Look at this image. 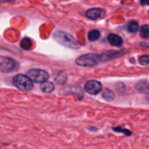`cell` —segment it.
<instances>
[{
  "label": "cell",
  "mask_w": 149,
  "mask_h": 149,
  "mask_svg": "<svg viewBox=\"0 0 149 149\" xmlns=\"http://www.w3.org/2000/svg\"><path fill=\"white\" fill-rule=\"evenodd\" d=\"M55 40L63 46L71 49H78L79 48V45L78 42L71 35L68 33L61 31H58L55 32L53 35Z\"/></svg>",
  "instance_id": "1"
},
{
  "label": "cell",
  "mask_w": 149,
  "mask_h": 149,
  "mask_svg": "<svg viewBox=\"0 0 149 149\" xmlns=\"http://www.w3.org/2000/svg\"><path fill=\"white\" fill-rule=\"evenodd\" d=\"M33 81L28 75L17 74L13 78V83L17 89L23 91H30L33 87Z\"/></svg>",
  "instance_id": "2"
},
{
  "label": "cell",
  "mask_w": 149,
  "mask_h": 149,
  "mask_svg": "<svg viewBox=\"0 0 149 149\" xmlns=\"http://www.w3.org/2000/svg\"><path fill=\"white\" fill-rule=\"evenodd\" d=\"M100 61H102L100 55H97V54L89 53L79 57L75 61V63L79 66L93 67L97 65Z\"/></svg>",
  "instance_id": "3"
},
{
  "label": "cell",
  "mask_w": 149,
  "mask_h": 149,
  "mask_svg": "<svg viewBox=\"0 0 149 149\" xmlns=\"http://www.w3.org/2000/svg\"><path fill=\"white\" fill-rule=\"evenodd\" d=\"M19 64L13 58L7 56H0V71L2 73H10L18 68Z\"/></svg>",
  "instance_id": "4"
},
{
  "label": "cell",
  "mask_w": 149,
  "mask_h": 149,
  "mask_svg": "<svg viewBox=\"0 0 149 149\" xmlns=\"http://www.w3.org/2000/svg\"><path fill=\"white\" fill-rule=\"evenodd\" d=\"M27 75L31 78V79L36 83H43L47 81L49 76L46 71L40 68H33L28 71Z\"/></svg>",
  "instance_id": "5"
},
{
  "label": "cell",
  "mask_w": 149,
  "mask_h": 149,
  "mask_svg": "<svg viewBox=\"0 0 149 149\" xmlns=\"http://www.w3.org/2000/svg\"><path fill=\"white\" fill-rule=\"evenodd\" d=\"M84 89L87 93L95 95H97L99 93H100V91L103 89V86H102L101 83L99 82L98 81L90 80L86 83Z\"/></svg>",
  "instance_id": "6"
},
{
  "label": "cell",
  "mask_w": 149,
  "mask_h": 149,
  "mask_svg": "<svg viewBox=\"0 0 149 149\" xmlns=\"http://www.w3.org/2000/svg\"><path fill=\"white\" fill-rule=\"evenodd\" d=\"M105 14H106L105 10L96 7V8L90 9V10H87V13H86V16H87V18L90 19V20H95L104 17Z\"/></svg>",
  "instance_id": "7"
},
{
  "label": "cell",
  "mask_w": 149,
  "mask_h": 149,
  "mask_svg": "<svg viewBox=\"0 0 149 149\" xmlns=\"http://www.w3.org/2000/svg\"><path fill=\"white\" fill-rule=\"evenodd\" d=\"M108 41H109L111 45L116 47H120L123 44V39H122L121 36L112 33L109 34V36H108Z\"/></svg>",
  "instance_id": "8"
},
{
  "label": "cell",
  "mask_w": 149,
  "mask_h": 149,
  "mask_svg": "<svg viewBox=\"0 0 149 149\" xmlns=\"http://www.w3.org/2000/svg\"><path fill=\"white\" fill-rule=\"evenodd\" d=\"M40 88L41 90H42L43 93H50L54 90L55 86H54L53 83L51 82V81H45V82L42 83V84H41L40 86Z\"/></svg>",
  "instance_id": "9"
},
{
  "label": "cell",
  "mask_w": 149,
  "mask_h": 149,
  "mask_svg": "<svg viewBox=\"0 0 149 149\" xmlns=\"http://www.w3.org/2000/svg\"><path fill=\"white\" fill-rule=\"evenodd\" d=\"M121 52H112V51H109V52H106V53L103 54V55H100L101 56L102 61H109V60H111L113 58L117 57V55H120Z\"/></svg>",
  "instance_id": "10"
},
{
  "label": "cell",
  "mask_w": 149,
  "mask_h": 149,
  "mask_svg": "<svg viewBox=\"0 0 149 149\" xmlns=\"http://www.w3.org/2000/svg\"><path fill=\"white\" fill-rule=\"evenodd\" d=\"M100 36V33L98 30H96V29H94V30H91L89 31L88 33V39L90 41H97V39H99Z\"/></svg>",
  "instance_id": "11"
},
{
  "label": "cell",
  "mask_w": 149,
  "mask_h": 149,
  "mask_svg": "<svg viewBox=\"0 0 149 149\" xmlns=\"http://www.w3.org/2000/svg\"><path fill=\"white\" fill-rule=\"evenodd\" d=\"M127 29L130 33H136L138 31V29H139V24L135 20H132L128 24Z\"/></svg>",
  "instance_id": "12"
},
{
  "label": "cell",
  "mask_w": 149,
  "mask_h": 149,
  "mask_svg": "<svg viewBox=\"0 0 149 149\" xmlns=\"http://www.w3.org/2000/svg\"><path fill=\"white\" fill-rule=\"evenodd\" d=\"M20 47H21L23 49H26V50H29L32 47V42L29 38H24L21 40L20 42Z\"/></svg>",
  "instance_id": "13"
},
{
  "label": "cell",
  "mask_w": 149,
  "mask_h": 149,
  "mask_svg": "<svg viewBox=\"0 0 149 149\" xmlns=\"http://www.w3.org/2000/svg\"><path fill=\"white\" fill-rule=\"evenodd\" d=\"M103 97L107 101H111L114 98V93L109 89H106L103 93Z\"/></svg>",
  "instance_id": "14"
},
{
  "label": "cell",
  "mask_w": 149,
  "mask_h": 149,
  "mask_svg": "<svg viewBox=\"0 0 149 149\" xmlns=\"http://www.w3.org/2000/svg\"><path fill=\"white\" fill-rule=\"evenodd\" d=\"M149 88V83L147 81H141L136 85V89L140 92H144Z\"/></svg>",
  "instance_id": "15"
},
{
  "label": "cell",
  "mask_w": 149,
  "mask_h": 149,
  "mask_svg": "<svg viewBox=\"0 0 149 149\" xmlns=\"http://www.w3.org/2000/svg\"><path fill=\"white\" fill-rule=\"evenodd\" d=\"M141 36L143 39H149V26L143 25L141 29Z\"/></svg>",
  "instance_id": "16"
},
{
  "label": "cell",
  "mask_w": 149,
  "mask_h": 149,
  "mask_svg": "<svg viewBox=\"0 0 149 149\" xmlns=\"http://www.w3.org/2000/svg\"><path fill=\"white\" fill-rule=\"evenodd\" d=\"M139 61L140 64H141L142 65H147L149 64V55H142L138 59Z\"/></svg>",
  "instance_id": "17"
},
{
  "label": "cell",
  "mask_w": 149,
  "mask_h": 149,
  "mask_svg": "<svg viewBox=\"0 0 149 149\" xmlns=\"http://www.w3.org/2000/svg\"><path fill=\"white\" fill-rule=\"evenodd\" d=\"M141 5L146 6L149 5V0H140Z\"/></svg>",
  "instance_id": "18"
},
{
  "label": "cell",
  "mask_w": 149,
  "mask_h": 149,
  "mask_svg": "<svg viewBox=\"0 0 149 149\" xmlns=\"http://www.w3.org/2000/svg\"><path fill=\"white\" fill-rule=\"evenodd\" d=\"M146 97H147V99H148V100L149 101V92L148 93H147V95H146Z\"/></svg>",
  "instance_id": "19"
}]
</instances>
